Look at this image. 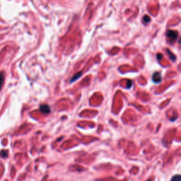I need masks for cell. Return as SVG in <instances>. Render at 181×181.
<instances>
[{
	"label": "cell",
	"instance_id": "6da1fadb",
	"mask_svg": "<svg viewBox=\"0 0 181 181\" xmlns=\"http://www.w3.org/2000/svg\"><path fill=\"white\" fill-rule=\"evenodd\" d=\"M166 35H167V37H168V38L169 42H170L171 43H173V42H175V41L176 40V39H177L178 32L175 31L170 30L168 31Z\"/></svg>",
	"mask_w": 181,
	"mask_h": 181
},
{
	"label": "cell",
	"instance_id": "7a4b0ae2",
	"mask_svg": "<svg viewBox=\"0 0 181 181\" xmlns=\"http://www.w3.org/2000/svg\"><path fill=\"white\" fill-rule=\"evenodd\" d=\"M152 79L154 81V83H160L161 81V79H162V77H161V75L160 73H158V72H156L153 74L152 77Z\"/></svg>",
	"mask_w": 181,
	"mask_h": 181
},
{
	"label": "cell",
	"instance_id": "3957f363",
	"mask_svg": "<svg viewBox=\"0 0 181 181\" xmlns=\"http://www.w3.org/2000/svg\"><path fill=\"white\" fill-rule=\"evenodd\" d=\"M40 110L42 113H45V114H48V113L50 112V106H49L48 105H46V104L41 105V106H40Z\"/></svg>",
	"mask_w": 181,
	"mask_h": 181
},
{
	"label": "cell",
	"instance_id": "277c9868",
	"mask_svg": "<svg viewBox=\"0 0 181 181\" xmlns=\"http://www.w3.org/2000/svg\"><path fill=\"white\" fill-rule=\"evenodd\" d=\"M4 81V72H0V90L2 88V85Z\"/></svg>",
	"mask_w": 181,
	"mask_h": 181
},
{
	"label": "cell",
	"instance_id": "5b68a950",
	"mask_svg": "<svg viewBox=\"0 0 181 181\" xmlns=\"http://www.w3.org/2000/svg\"><path fill=\"white\" fill-rule=\"evenodd\" d=\"M181 180V177L180 175H174L173 177L172 178L171 181H180Z\"/></svg>",
	"mask_w": 181,
	"mask_h": 181
},
{
	"label": "cell",
	"instance_id": "8992f818",
	"mask_svg": "<svg viewBox=\"0 0 181 181\" xmlns=\"http://www.w3.org/2000/svg\"><path fill=\"white\" fill-rule=\"evenodd\" d=\"M150 21H151V19L149 16L145 15L144 16V17L143 18V21H144V24H148V23H149Z\"/></svg>",
	"mask_w": 181,
	"mask_h": 181
},
{
	"label": "cell",
	"instance_id": "52a82bcc",
	"mask_svg": "<svg viewBox=\"0 0 181 181\" xmlns=\"http://www.w3.org/2000/svg\"><path fill=\"white\" fill-rule=\"evenodd\" d=\"M0 156L3 158H6V156H7V151L5 150L1 151V153H0Z\"/></svg>",
	"mask_w": 181,
	"mask_h": 181
},
{
	"label": "cell",
	"instance_id": "ba28073f",
	"mask_svg": "<svg viewBox=\"0 0 181 181\" xmlns=\"http://www.w3.org/2000/svg\"><path fill=\"white\" fill-rule=\"evenodd\" d=\"M81 75V73H77V74H76L75 77H73V78L72 79V81H74L77 80V78H78L79 77H80Z\"/></svg>",
	"mask_w": 181,
	"mask_h": 181
},
{
	"label": "cell",
	"instance_id": "9c48e42d",
	"mask_svg": "<svg viewBox=\"0 0 181 181\" xmlns=\"http://www.w3.org/2000/svg\"><path fill=\"white\" fill-rule=\"evenodd\" d=\"M149 181H151V180H149Z\"/></svg>",
	"mask_w": 181,
	"mask_h": 181
}]
</instances>
